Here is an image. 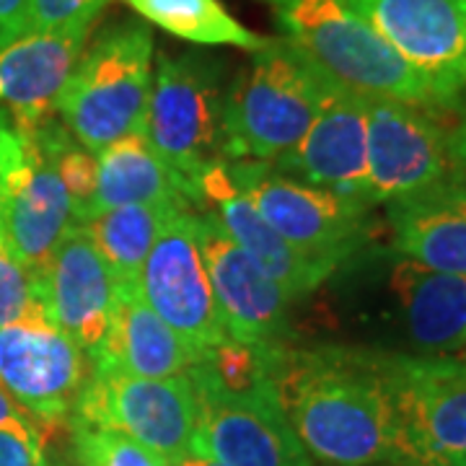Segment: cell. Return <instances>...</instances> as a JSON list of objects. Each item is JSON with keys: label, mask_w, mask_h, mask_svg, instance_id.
Listing matches in <instances>:
<instances>
[{"label": "cell", "mask_w": 466, "mask_h": 466, "mask_svg": "<svg viewBox=\"0 0 466 466\" xmlns=\"http://www.w3.org/2000/svg\"><path fill=\"white\" fill-rule=\"evenodd\" d=\"M285 39L329 81L366 99L443 109L433 88L355 11L350 0H285L278 5Z\"/></svg>", "instance_id": "cell-3"}, {"label": "cell", "mask_w": 466, "mask_h": 466, "mask_svg": "<svg viewBox=\"0 0 466 466\" xmlns=\"http://www.w3.org/2000/svg\"><path fill=\"white\" fill-rule=\"evenodd\" d=\"M275 3H278V5H280V3H285V0H275Z\"/></svg>", "instance_id": "cell-34"}, {"label": "cell", "mask_w": 466, "mask_h": 466, "mask_svg": "<svg viewBox=\"0 0 466 466\" xmlns=\"http://www.w3.org/2000/svg\"><path fill=\"white\" fill-rule=\"evenodd\" d=\"M0 236H3V233H0Z\"/></svg>", "instance_id": "cell-35"}, {"label": "cell", "mask_w": 466, "mask_h": 466, "mask_svg": "<svg viewBox=\"0 0 466 466\" xmlns=\"http://www.w3.org/2000/svg\"><path fill=\"white\" fill-rule=\"evenodd\" d=\"M137 16L164 29L171 36L208 47H241L257 52L265 47L267 36L247 29L226 11L220 0H125Z\"/></svg>", "instance_id": "cell-25"}, {"label": "cell", "mask_w": 466, "mask_h": 466, "mask_svg": "<svg viewBox=\"0 0 466 466\" xmlns=\"http://www.w3.org/2000/svg\"><path fill=\"white\" fill-rule=\"evenodd\" d=\"M94 24L78 21L60 29L24 32L0 47V119L21 130H34L57 115V96Z\"/></svg>", "instance_id": "cell-19"}, {"label": "cell", "mask_w": 466, "mask_h": 466, "mask_svg": "<svg viewBox=\"0 0 466 466\" xmlns=\"http://www.w3.org/2000/svg\"><path fill=\"white\" fill-rule=\"evenodd\" d=\"M195 231L228 337L247 345H288L293 300L278 280L223 231L213 213H195Z\"/></svg>", "instance_id": "cell-13"}, {"label": "cell", "mask_w": 466, "mask_h": 466, "mask_svg": "<svg viewBox=\"0 0 466 466\" xmlns=\"http://www.w3.org/2000/svg\"><path fill=\"white\" fill-rule=\"evenodd\" d=\"M0 466H47L45 453L11 433H0Z\"/></svg>", "instance_id": "cell-32"}, {"label": "cell", "mask_w": 466, "mask_h": 466, "mask_svg": "<svg viewBox=\"0 0 466 466\" xmlns=\"http://www.w3.org/2000/svg\"><path fill=\"white\" fill-rule=\"evenodd\" d=\"M329 86L288 39H269L226 88L223 158L278 161L309 133Z\"/></svg>", "instance_id": "cell-2"}, {"label": "cell", "mask_w": 466, "mask_h": 466, "mask_svg": "<svg viewBox=\"0 0 466 466\" xmlns=\"http://www.w3.org/2000/svg\"><path fill=\"white\" fill-rule=\"evenodd\" d=\"M174 466H223L218 464L216 459H210V456H202V453H195V451H189L184 459H179Z\"/></svg>", "instance_id": "cell-33"}, {"label": "cell", "mask_w": 466, "mask_h": 466, "mask_svg": "<svg viewBox=\"0 0 466 466\" xmlns=\"http://www.w3.org/2000/svg\"><path fill=\"white\" fill-rule=\"evenodd\" d=\"M451 125H446L449 143V179L466 192V91H461L449 106Z\"/></svg>", "instance_id": "cell-29"}, {"label": "cell", "mask_w": 466, "mask_h": 466, "mask_svg": "<svg viewBox=\"0 0 466 466\" xmlns=\"http://www.w3.org/2000/svg\"><path fill=\"white\" fill-rule=\"evenodd\" d=\"M67 422L127 435L177 464L192 451L198 433V394L187 373L140 379L91 368Z\"/></svg>", "instance_id": "cell-8"}, {"label": "cell", "mask_w": 466, "mask_h": 466, "mask_svg": "<svg viewBox=\"0 0 466 466\" xmlns=\"http://www.w3.org/2000/svg\"><path fill=\"white\" fill-rule=\"evenodd\" d=\"M449 106L466 91V0H350Z\"/></svg>", "instance_id": "cell-14"}, {"label": "cell", "mask_w": 466, "mask_h": 466, "mask_svg": "<svg viewBox=\"0 0 466 466\" xmlns=\"http://www.w3.org/2000/svg\"><path fill=\"white\" fill-rule=\"evenodd\" d=\"M36 296L52 321L94 360L115 321L116 280L78 226L36 272Z\"/></svg>", "instance_id": "cell-17"}, {"label": "cell", "mask_w": 466, "mask_h": 466, "mask_svg": "<svg viewBox=\"0 0 466 466\" xmlns=\"http://www.w3.org/2000/svg\"><path fill=\"white\" fill-rule=\"evenodd\" d=\"M435 109L368 99V187L370 205L397 200L449 177L446 125Z\"/></svg>", "instance_id": "cell-16"}, {"label": "cell", "mask_w": 466, "mask_h": 466, "mask_svg": "<svg viewBox=\"0 0 466 466\" xmlns=\"http://www.w3.org/2000/svg\"><path fill=\"white\" fill-rule=\"evenodd\" d=\"M192 210L184 205H122L84 220L78 228L109 265L116 285H137L146 257L177 213Z\"/></svg>", "instance_id": "cell-24"}, {"label": "cell", "mask_w": 466, "mask_h": 466, "mask_svg": "<svg viewBox=\"0 0 466 466\" xmlns=\"http://www.w3.org/2000/svg\"><path fill=\"white\" fill-rule=\"evenodd\" d=\"M192 386L198 394L195 453L223 466H314L285 417L275 383L249 391Z\"/></svg>", "instance_id": "cell-11"}, {"label": "cell", "mask_w": 466, "mask_h": 466, "mask_svg": "<svg viewBox=\"0 0 466 466\" xmlns=\"http://www.w3.org/2000/svg\"><path fill=\"white\" fill-rule=\"evenodd\" d=\"M88 376V355L52 321L42 300L0 327V389L45 431L67 425Z\"/></svg>", "instance_id": "cell-10"}, {"label": "cell", "mask_w": 466, "mask_h": 466, "mask_svg": "<svg viewBox=\"0 0 466 466\" xmlns=\"http://www.w3.org/2000/svg\"><path fill=\"white\" fill-rule=\"evenodd\" d=\"M275 168L300 182L368 202L366 96L332 81L309 133L296 148L278 158Z\"/></svg>", "instance_id": "cell-18"}, {"label": "cell", "mask_w": 466, "mask_h": 466, "mask_svg": "<svg viewBox=\"0 0 466 466\" xmlns=\"http://www.w3.org/2000/svg\"><path fill=\"white\" fill-rule=\"evenodd\" d=\"M137 293L182 337L198 360L205 350L228 339L202 262L195 210H182L168 220L143 262Z\"/></svg>", "instance_id": "cell-12"}, {"label": "cell", "mask_w": 466, "mask_h": 466, "mask_svg": "<svg viewBox=\"0 0 466 466\" xmlns=\"http://www.w3.org/2000/svg\"><path fill=\"white\" fill-rule=\"evenodd\" d=\"M278 400L306 453L324 466H397V422L376 350L285 345Z\"/></svg>", "instance_id": "cell-1"}, {"label": "cell", "mask_w": 466, "mask_h": 466, "mask_svg": "<svg viewBox=\"0 0 466 466\" xmlns=\"http://www.w3.org/2000/svg\"><path fill=\"white\" fill-rule=\"evenodd\" d=\"M200 202L210 205V213L218 218L223 231L265 267L293 303L311 296L334 275L329 267L319 265L299 249H293L283 236L257 213V208L233 182L226 161H220L202 174Z\"/></svg>", "instance_id": "cell-20"}, {"label": "cell", "mask_w": 466, "mask_h": 466, "mask_svg": "<svg viewBox=\"0 0 466 466\" xmlns=\"http://www.w3.org/2000/svg\"><path fill=\"white\" fill-rule=\"evenodd\" d=\"M153 84V34L146 24L109 26L81 52L55 112L84 148L99 153L143 130Z\"/></svg>", "instance_id": "cell-4"}, {"label": "cell", "mask_w": 466, "mask_h": 466, "mask_svg": "<svg viewBox=\"0 0 466 466\" xmlns=\"http://www.w3.org/2000/svg\"><path fill=\"white\" fill-rule=\"evenodd\" d=\"M76 228L73 202L34 130L0 119V233L34 275Z\"/></svg>", "instance_id": "cell-9"}, {"label": "cell", "mask_w": 466, "mask_h": 466, "mask_svg": "<svg viewBox=\"0 0 466 466\" xmlns=\"http://www.w3.org/2000/svg\"><path fill=\"white\" fill-rule=\"evenodd\" d=\"M223 63L187 52L161 55L153 70L143 133L200 202V179L223 158Z\"/></svg>", "instance_id": "cell-5"}, {"label": "cell", "mask_w": 466, "mask_h": 466, "mask_svg": "<svg viewBox=\"0 0 466 466\" xmlns=\"http://www.w3.org/2000/svg\"><path fill=\"white\" fill-rule=\"evenodd\" d=\"M464 358H466V355H464Z\"/></svg>", "instance_id": "cell-36"}, {"label": "cell", "mask_w": 466, "mask_h": 466, "mask_svg": "<svg viewBox=\"0 0 466 466\" xmlns=\"http://www.w3.org/2000/svg\"><path fill=\"white\" fill-rule=\"evenodd\" d=\"M29 0H0V47L26 32Z\"/></svg>", "instance_id": "cell-31"}, {"label": "cell", "mask_w": 466, "mask_h": 466, "mask_svg": "<svg viewBox=\"0 0 466 466\" xmlns=\"http://www.w3.org/2000/svg\"><path fill=\"white\" fill-rule=\"evenodd\" d=\"M0 433L16 435L24 443H29L34 451L45 453V433L47 431L21 404L11 400L3 389H0Z\"/></svg>", "instance_id": "cell-30"}, {"label": "cell", "mask_w": 466, "mask_h": 466, "mask_svg": "<svg viewBox=\"0 0 466 466\" xmlns=\"http://www.w3.org/2000/svg\"><path fill=\"white\" fill-rule=\"evenodd\" d=\"M379 314L404 355L464 358L466 275L438 272L394 254L383 272Z\"/></svg>", "instance_id": "cell-15"}, {"label": "cell", "mask_w": 466, "mask_h": 466, "mask_svg": "<svg viewBox=\"0 0 466 466\" xmlns=\"http://www.w3.org/2000/svg\"><path fill=\"white\" fill-rule=\"evenodd\" d=\"M96 200L91 216L122 205H198L195 192L156 153L143 130L101 148L96 153Z\"/></svg>", "instance_id": "cell-23"}, {"label": "cell", "mask_w": 466, "mask_h": 466, "mask_svg": "<svg viewBox=\"0 0 466 466\" xmlns=\"http://www.w3.org/2000/svg\"><path fill=\"white\" fill-rule=\"evenodd\" d=\"M109 0H29L26 32L60 29L78 21H96Z\"/></svg>", "instance_id": "cell-28"}, {"label": "cell", "mask_w": 466, "mask_h": 466, "mask_svg": "<svg viewBox=\"0 0 466 466\" xmlns=\"http://www.w3.org/2000/svg\"><path fill=\"white\" fill-rule=\"evenodd\" d=\"M36 300V275L18 262L0 236V327L24 317Z\"/></svg>", "instance_id": "cell-27"}, {"label": "cell", "mask_w": 466, "mask_h": 466, "mask_svg": "<svg viewBox=\"0 0 466 466\" xmlns=\"http://www.w3.org/2000/svg\"><path fill=\"white\" fill-rule=\"evenodd\" d=\"M383 205L394 254L438 272L466 275V192L461 187L446 177Z\"/></svg>", "instance_id": "cell-21"}, {"label": "cell", "mask_w": 466, "mask_h": 466, "mask_svg": "<svg viewBox=\"0 0 466 466\" xmlns=\"http://www.w3.org/2000/svg\"><path fill=\"white\" fill-rule=\"evenodd\" d=\"M236 187L285 241L337 272L366 247L370 202L293 179L272 164L226 161Z\"/></svg>", "instance_id": "cell-7"}, {"label": "cell", "mask_w": 466, "mask_h": 466, "mask_svg": "<svg viewBox=\"0 0 466 466\" xmlns=\"http://www.w3.org/2000/svg\"><path fill=\"white\" fill-rule=\"evenodd\" d=\"M78 466H174L137 441L94 425L67 422Z\"/></svg>", "instance_id": "cell-26"}, {"label": "cell", "mask_w": 466, "mask_h": 466, "mask_svg": "<svg viewBox=\"0 0 466 466\" xmlns=\"http://www.w3.org/2000/svg\"><path fill=\"white\" fill-rule=\"evenodd\" d=\"M195 363L198 355L143 300L137 285H116L115 321L91 368L140 379H171L184 376Z\"/></svg>", "instance_id": "cell-22"}, {"label": "cell", "mask_w": 466, "mask_h": 466, "mask_svg": "<svg viewBox=\"0 0 466 466\" xmlns=\"http://www.w3.org/2000/svg\"><path fill=\"white\" fill-rule=\"evenodd\" d=\"M376 358L397 422V466H466V358Z\"/></svg>", "instance_id": "cell-6"}]
</instances>
